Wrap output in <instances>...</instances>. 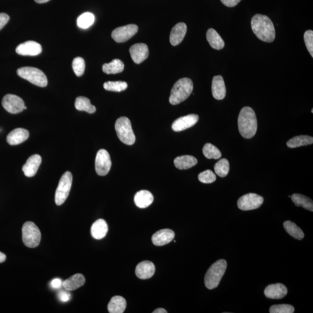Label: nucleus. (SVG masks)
I'll use <instances>...</instances> for the list:
<instances>
[{
  "mask_svg": "<svg viewBox=\"0 0 313 313\" xmlns=\"http://www.w3.org/2000/svg\"><path fill=\"white\" fill-rule=\"evenodd\" d=\"M29 137V132L24 128H16L6 138L7 142L12 146L24 142Z\"/></svg>",
  "mask_w": 313,
  "mask_h": 313,
  "instance_id": "nucleus-22",
  "label": "nucleus"
},
{
  "mask_svg": "<svg viewBox=\"0 0 313 313\" xmlns=\"http://www.w3.org/2000/svg\"><path fill=\"white\" fill-rule=\"evenodd\" d=\"M238 127L241 136L245 139H251L256 135L257 121L253 109L244 107L241 110L238 118Z\"/></svg>",
  "mask_w": 313,
  "mask_h": 313,
  "instance_id": "nucleus-2",
  "label": "nucleus"
},
{
  "mask_svg": "<svg viewBox=\"0 0 313 313\" xmlns=\"http://www.w3.org/2000/svg\"><path fill=\"white\" fill-rule=\"evenodd\" d=\"M95 16L90 12L84 13L77 19V24L80 28H88L94 23Z\"/></svg>",
  "mask_w": 313,
  "mask_h": 313,
  "instance_id": "nucleus-35",
  "label": "nucleus"
},
{
  "mask_svg": "<svg viewBox=\"0 0 313 313\" xmlns=\"http://www.w3.org/2000/svg\"><path fill=\"white\" fill-rule=\"evenodd\" d=\"M206 39L211 47L215 50H221L225 47L224 40L214 29L209 28L206 32Z\"/></svg>",
  "mask_w": 313,
  "mask_h": 313,
  "instance_id": "nucleus-28",
  "label": "nucleus"
},
{
  "mask_svg": "<svg viewBox=\"0 0 313 313\" xmlns=\"http://www.w3.org/2000/svg\"><path fill=\"white\" fill-rule=\"evenodd\" d=\"M264 293L268 298L280 299L286 295L288 290L285 285L279 283L267 286Z\"/></svg>",
  "mask_w": 313,
  "mask_h": 313,
  "instance_id": "nucleus-19",
  "label": "nucleus"
},
{
  "mask_svg": "<svg viewBox=\"0 0 313 313\" xmlns=\"http://www.w3.org/2000/svg\"><path fill=\"white\" fill-rule=\"evenodd\" d=\"M214 170L216 174L219 176L224 177L228 175L230 170V164L228 161L226 159H222L215 164Z\"/></svg>",
  "mask_w": 313,
  "mask_h": 313,
  "instance_id": "nucleus-36",
  "label": "nucleus"
},
{
  "mask_svg": "<svg viewBox=\"0 0 313 313\" xmlns=\"http://www.w3.org/2000/svg\"><path fill=\"white\" fill-rule=\"evenodd\" d=\"M223 4L228 6V7H234L239 3L241 0H221Z\"/></svg>",
  "mask_w": 313,
  "mask_h": 313,
  "instance_id": "nucleus-44",
  "label": "nucleus"
},
{
  "mask_svg": "<svg viewBox=\"0 0 313 313\" xmlns=\"http://www.w3.org/2000/svg\"><path fill=\"white\" fill-rule=\"evenodd\" d=\"M2 105L6 111L11 114H18L24 110L25 103L17 95L8 94L2 99Z\"/></svg>",
  "mask_w": 313,
  "mask_h": 313,
  "instance_id": "nucleus-11",
  "label": "nucleus"
},
{
  "mask_svg": "<svg viewBox=\"0 0 313 313\" xmlns=\"http://www.w3.org/2000/svg\"><path fill=\"white\" fill-rule=\"evenodd\" d=\"M187 32V26L185 23L177 24L171 31L170 40L173 46H176L182 43Z\"/></svg>",
  "mask_w": 313,
  "mask_h": 313,
  "instance_id": "nucleus-20",
  "label": "nucleus"
},
{
  "mask_svg": "<svg viewBox=\"0 0 313 313\" xmlns=\"http://www.w3.org/2000/svg\"><path fill=\"white\" fill-rule=\"evenodd\" d=\"M313 143V138L308 135H300L290 139L286 143L287 146L289 148H296L308 146Z\"/></svg>",
  "mask_w": 313,
  "mask_h": 313,
  "instance_id": "nucleus-30",
  "label": "nucleus"
},
{
  "mask_svg": "<svg viewBox=\"0 0 313 313\" xmlns=\"http://www.w3.org/2000/svg\"><path fill=\"white\" fill-rule=\"evenodd\" d=\"M51 286L52 288L54 289L60 288L61 286H63L62 281L59 279H54L51 283Z\"/></svg>",
  "mask_w": 313,
  "mask_h": 313,
  "instance_id": "nucleus-45",
  "label": "nucleus"
},
{
  "mask_svg": "<svg viewBox=\"0 0 313 313\" xmlns=\"http://www.w3.org/2000/svg\"><path fill=\"white\" fill-rule=\"evenodd\" d=\"M153 313H167V311L166 310L163 308H159L153 312Z\"/></svg>",
  "mask_w": 313,
  "mask_h": 313,
  "instance_id": "nucleus-47",
  "label": "nucleus"
},
{
  "mask_svg": "<svg viewBox=\"0 0 313 313\" xmlns=\"http://www.w3.org/2000/svg\"><path fill=\"white\" fill-rule=\"evenodd\" d=\"M58 298L61 302H67L69 301L71 298L70 293L66 291H60L58 294Z\"/></svg>",
  "mask_w": 313,
  "mask_h": 313,
  "instance_id": "nucleus-43",
  "label": "nucleus"
},
{
  "mask_svg": "<svg viewBox=\"0 0 313 313\" xmlns=\"http://www.w3.org/2000/svg\"><path fill=\"white\" fill-rule=\"evenodd\" d=\"M304 40L307 49L313 57V30L306 31L304 34Z\"/></svg>",
  "mask_w": 313,
  "mask_h": 313,
  "instance_id": "nucleus-41",
  "label": "nucleus"
},
{
  "mask_svg": "<svg viewBox=\"0 0 313 313\" xmlns=\"http://www.w3.org/2000/svg\"><path fill=\"white\" fill-rule=\"evenodd\" d=\"M73 182L72 173L67 171L61 177L56 190L55 201L57 205H61L65 202L69 195Z\"/></svg>",
  "mask_w": 313,
  "mask_h": 313,
  "instance_id": "nucleus-8",
  "label": "nucleus"
},
{
  "mask_svg": "<svg viewBox=\"0 0 313 313\" xmlns=\"http://www.w3.org/2000/svg\"><path fill=\"white\" fill-rule=\"evenodd\" d=\"M91 235L96 240H101L106 237L108 232L107 223L100 219L93 223L91 229Z\"/></svg>",
  "mask_w": 313,
  "mask_h": 313,
  "instance_id": "nucleus-24",
  "label": "nucleus"
},
{
  "mask_svg": "<svg viewBox=\"0 0 313 313\" xmlns=\"http://www.w3.org/2000/svg\"><path fill=\"white\" fill-rule=\"evenodd\" d=\"M204 156L208 159L218 160L222 157L221 151L218 148L211 143H206L202 148Z\"/></svg>",
  "mask_w": 313,
  "mask_h": 313,
  "instance_id": "nucleus-34",
  "label": "nucleus"
},
{
  "mask_svg": "<svg viewBox=\"0 0 313 313\" xmlns=\"http://www.w3.org/2000/svg\"><path fill=\"white\" fill-rule=\"evenodd\" d=\"M138 31V27L136 25H128L115 28L112 32V37L117 43H124L136 34Z\"/></svg>",
  "mask_w": 313,
  "mask_h": 313,
  "instance_id": "nucleus-12",
  "label": "nucleus"
},
{
  "mask_svg": "<svg viewBox=\"0 0 313 313\" xmlns=\"http://www.w3.org/2000/svg\"><path fill=\"white\" fill-rule=\"evenodd\" d=\"M290 198L296 206H301L307 210L313 211V201L308 197L300 195V194H293Z\"/></svg>",
  "mask_w": 313,
  "mask_h": 313,
  "instance_id": "nucleus-31",
  "label": "nucleus"
},
{
  "mask_svg": "<svg viewBox=\"0 0 313 313\" xmlns=\"http://www.w3.org/2000/svg\"><path fill=\"white\" fill-rule=\"evenodd\" d=\"M115 129L117 136L122 143L127 145H132L136 141L131 122L129 118L121 117L117 119L115 124Z\"/></svg>",
  "mask_w": 313,
  "mask_h": 313,
  "instance_id": "nucleus-5",
  "label": "nucleus"
},
{
  "mask_svg": "<svg viewBox=\"0 0 313 313\" xmlns=\"http://www.w3.org/2000/svg\"><path fill=\"white\" fill-rule=\"evenodd\" d=\"M9 20V17L8 15L5 14V13H1L0 14V30H1L5 27Z\"/></svg>",
  "mask_w": 313,
  "mask_h": 313,
  "instance_id": "nucleus-42",
  "label": "nucleus"
},
{
  "mask_svg": "<svg viewBox=\"0 0 313 313\" xmlns=\"http://www.w3.org/2000/svg\"><path fill=\"white\" fill-rule=\"evenodd\" d=\"M264 201L263 197L256 193L247 194L238 200V208L243 211H250L259 208Z\"/></svg>",
  "mask_w": 313,
  "mask_h": 313,
  "instance_id": "nucleus-9",
  "label": "nucleus"
},
{
  "mask_svg": "<svg viewBox=\"0 0 313 313\" xmlns=\"http://www.w3.org/2000/svg\"><path fill=\"white\" fill-rule=\"evenodd\" d=\"M212 93L214 98L217 100H222L227 95V89L224 79L221 76H215L212 80Z\"/></svg>",
  "mask_w": 313,
  "mask_h": 313,
  "instance_id": "nucleus-21",
  "label": "nucleus"
},
{
  "mask_svg": "<svg viewBox=\"0 0 313 313\" xmlns=\"http://www.w3.org/2000/svg\"><path fill=\"white\" fill-rule=\"evenodd\" d=\"M111 156L107 150L101 149L97 153L95 159V170L98 175L105 176L111 169Z\"/></svg>",
  "mask_w": 313,
  "mask_h": 313,
  "instance_id": "nucleus-10",
  "label": "nucleus"
},
{
  "mask_svg": "<svg viewBox=\"0 0 313 313\" xmlns=\"http://www.w3.org/2000/svg\"><path fill=\"white\" fill-rule=\"evenodd\" d=\"M17 74L19 77L33 85L45 87L48 85V80L46 74L42 71L33 67H21L17 70Z\"/></svg>",
  "mask_w": 313,
  "mask_h": 313,
  "instance_id": "nucleus-6",
  "label": "nucleus"
},
{
  "mask_svg": "<svg viewBox=\"0 0 313 313\" xmlns=\"http://www.w3.org/2000/svg\"><path fill=\"white\" fill-rule=\"evenodd\" d=\"M6 260V256L4 253L0 252V263L5 262Z\"/></svg>",
  "mask_w": 313,
  "mask_h": 313,
  "instance_id": "nucleus-46",
  "label": "nucleus"
},
{
  "mask_svg": "<svg viewBox=\"0 0 313 313\" xmlns=\"http://www.w3.org/2000/svg\"><path fill=\"white\" fill-rule=\"evenodd\" d=\"M41 161L40 155L34 154L29 157L27 163L22 167L25 175L29 177L34 176L39 169Z\"/></svg>",
  "mask_w": 313,
  "mask_h": 313,
  "instance_id": "nucleus-18",
  "label": "nucleus"
},
{
  "mask_svg": "<svg viewBox=\"0 0 313 313\" xmlns=\"http://www.w3.org/2000/svg\"><path fill=\"white\" fill-rule=\"evenodd\" d=\"M25 109H27V106H24V110H25Z\"/></svg>",
  "mask_w": 313,
  "mask_h": 313,
  "instance_id": "nucleus-49",
  "label": "nucleus"
},
{
  "mask_svg": "<svg viewBox=\"0 0 313 313\" xmlns=\"http://www.w3.org/2000/svg\"><path fill=\"white\" fill-rule=\"evenodd\" d=\"M284 227L287 233L296 240H302L305 237V234L301 228H299L295 223L289 221H285L284 224Z\"/></svg>",
  "mask_w": 313,
  "mask_h": 313,
  "instance_id": "nucleus-33",
  "label": "nucleus"
},
{
  "mask_svg": "<svg viewBox=\"0 0 313 313\" xmlns=\"http://www.w3.org/2000/svg\"><path fill=\"white\" fill-rule=\"evenodd\" d=\"M132 60L135 63L140 64L146 60L149 52L146 44L143 43L135 44L130 49Z\"/></svg>",
  "mask_w": 313,
  "mask_h": 313,
  "instance_id": "nucleus-15",
  "label": "nucleus"
},
{
  "mask_svg": "<svg viewBox=\"0 0 313 313\" xmlns=\"http://www.w3.org/2000/svg\"><path fill=\"white\" fill-rule=\"evenodd\" d=\"M251 28L259 40L272 43L275 39L276 31L273 22L266 15L256 14L251 20Z\"/></svg>",
  "mask_w": 313,
  "mask_h": 313,
  "instance_id": "nucleus-1",
  "label": "nucleus"
},
{
  "mask_svg": "<svg viewBox=\"0 0 313 313\" xmlns=\"http://www.w3.org/2000/svg\"><path fill=\"white\" fill-rule=\"evenodd\" d=\"M312 113H313V110L312 109Z\"/></svg>",
  "mask_w": 313,
  "mask_h": 313,
  "instance_id": "nucleus-50",
  "label": "nucleus"
},
{
  "mask_svg": "<svg viewBox=\"0 0 313 313\" xmlns=\"http://www.w3.org/2000/svg\"><path fill=\"white\" fill-rule=\"evenodd\" d=\"M198 163V159L192 156H179L174 160V164L177 169L180 170H188L195 166Z\"/></svg>",
  "mask_w": 313,
  "mask_h": 313,
  "instance_id": "nucleus-26",
  "label": "nucleus"
},
{
  "mask_svg": "<svg viewBox=\"0 0 313 313\" xmlns=\"http://www.w3.org/2000/svg\"><path fill=\"white\" fill-rule=\"evenodd\" d=\"M227 268V262L224 259L219 260L213 264L205 276L204 282L206 288L209 289L217 288Z\"/></svg>",
  "mask_w": 313,
  "mask_h": 313,
  "instance_id": "nucleus-4",
  "label": "nucleus"
},
{
  "mask_svg": "<svg viewBox=\"0 0 313 313\" xmlns=\"http://www.w3.org/2000/svg\"><path fill=\"white\" fill-rule=\"evenodd\" d=\"M16 52L22 56H37L41 53L42 47L37 42L28 41L19 44Z\"/></svg>",
  "mask_w": 313,
  "mask_h": 313,
  "instance_id": "nucleus-14",
  "label": "nucleus"
},
{
  "mask_svg": "<svg viewBox=\"0 0 313 313\" xmlns=\"http://www.w3.org/2000/svg\"><path fill=\"white\" fill-rule=\"evenodd\" d=\"M103 87L109 91L121 92L127 88V83L124 82H108Z\"/></svg>",
  "mask_w": 313,
  "mask_h": 313,
  "instance_id": "nucleus-37",
  "label": "nucleus"
},
{
  "mask_svg": "<svg viewBox=\"0 0 313 313\" xmlns=\"http://www.w3.org/2000/svg\"><path fill=\"white\" fill-rule=\"evenodd\" d=\"M198 115L192 114L176 119L173 122L172 128L174 131L180 132L193 127L199 121Z\"/></svg>",
  "mask_w": 313,
  "mask_h": 313,
  "instance_id": "nucleus-13",
  "label": "nucleus"
},
{
  "mask_svg": "<svg viewBox=\"0 0 313 313\" xmlns=\"http://www.w3.org/2000/svg\"><path fill=\"white\" fill-rule=\"evenodd\" d=\"M155 271L156 267L154 263L150 261L145 260L138 264L135 273L139 279L147 280L153 276Z\"/></svg>",
  "mask_w": 313,
  "mask_h": 313,
  "instance_id": "nucleus-17",
  "label": "nucleus"
},
{
  "mask_svg": "<svg viewBox=\"0 0 313 313\" xmlns=\"http://www.w3.org/2000/svg\"><path fill=\"white\" fill-rule=\"evenodd\" d=\"M41 239L40 229L33 222H27L22 228V240L26 246L35 248L38 246Z\"/></svg>",
  "mask_w": 313,
  "mask_h": 313,
  "instance_id": "nucleus-7",
  "label": "nucleus"
},
{
  "mask_svg": "<svg viewBox=\"0 0 313 313\" xmlns=\"http://www.w3.org/2000/svg\"><path fill=\"white\" fill-rule=\"evenodd\" d=\"M175 233L171 229H163L154 233L151 238L154 245L163 246L171 243L175 237Z\"/></svg>",
  "mask_w": 313,
  "mask_h": 313,
  "instance_id": "nucleus-16",
  "label": "nucleus"
},
{
  "mask_svg": "<svg viewBox=\"0 0 313 313\" xmlns=\"http://www.w3.org/2000/svg\"><path fill=\"white\" fill-rule=\"evenodd\" d=\"M75 108L79 111H85L88 114H94L96 108L92 105L88 98L84 96H79L75 101Z\"/></svg>",
  "mask_w": 313,
  "mask_h": 313,
  "instance_id": "nucleus-32",
  "label": "nucleus"
},
{
  "mask_svg": "<svg viewBox=\"0 0 313 313\" xmlns=\"http://www.w3.org/2000/svg\"><path fill=\"white\" fill-rule=\"evenodd\" d=\"M124 69V64L120 59H115L102 66L103 72L108 74L120 73Z\"/></svg>",
  "mask_w": 313,
  "mask_h": 313,
  "instance_id": "nucleus-29",
  "label": "nucleus"
},
{
  "mask_svg": "<svg viewBox=\"0 0 313 313\" xmlns=\"http://www.w3.org/2000/svg\"><path fill=\"white\" fill-rule=\"evenodd\" d=\"M85 279L82 274H76L63 282V288L69 291L76 290L85 285Z\"/></svg>",
  "mask_w": 313,
  "mask_h": 313,
  "instance_id": "nucleus-25",
  "label": "nucleus"
},
{
  "mask_svg": "<svg viewBox=\"0 0 313 313\" xmlns=\"http://www.w3.org/2000/svg\"><path fill=\"white\" fill-rule=\"evenodd\" d=\"M126 307L127 302L123 297L115 296L110 301L108 309L111 313H122L124 312Z\"/></svg>",
  "mask_w": 313,
  "mask_h": 313,
  "instance_id": "nucleus-27",
  "label": "nucleus"
},
{
  "mask_svg": "<svg viewBox=\"0 0 313 313\" xmlns=\"http://www.w3.org/2000/svg\"><path fill=\"white\" fill-rule=\"evenodd\" d=\"M154 198L147 190H141L134 197L135 204L140 208H146L152 204Z\"/></svg>",
  "mask_w": 313,
  "mask_h": 313,
  "instance_id": "nucleus-23",
  "label": "nucleus"
},
{
  "mask_svg": "<svg viewBox=\"0 0 313 313\" xmlns=\"http://www.w3.org/2000/svg\"><path fill=\"white\" fill-rule=\"evenodd\" d=\"M72 67L74 72L77 76L81 77L83 76L85 69V60L81 57L74 58L73 61Z\"/></svg>",
  "mask_w": 313,
  "mask_h": 313,
  "instance_id": "nucleus-38",
  "label": "nucleus"
},
{
  "mask_svg": "<svg viewBox=\"0 0 313 313\" xmlns=\"http://www.w3.org/2000/svg\"><path fill=\"white\" fill-rule=\"evenodd\" d=\"M193 91V83L191 79L183 78L179 80L171 90L170 103L172 105L179 104L188 99Z\"/></svg>",
  "mask_w": 313,
  "mask_h": 313,
  "instance_id": "nucleus-3",
  "label": "nucleus"
},
{
  "mask_svg": "<svg viewBox=\"0 0 313 313\" xmlns=\"http://www.w3.org/2000/svg\"><path fill=\"white\" fill-rule=\"evenodd\" d=\"M294 311L292 306L287 304L273 305L269 310L270 313H293Z\"/></svg>",
  "mask_w": 313,
  "mask_h": 313,
  "instance_id": "nucleus-39",
  "label": "nucleus"
},
{
  "mask_svg": "<svg viewBox=\"0 0 313 313\" xmlns=\"http://www.w3.org/2000/svg\"><path fill=\"white\" fill-rule=\"evenodd\" d=\"M216 179H217V176L211 170H206L199 175V180L203 183H212L214 182Z\"/></svg>",
  "mask_w": 313,
  "mask_h": 313,
  "instance_id": "nucleus-40",
  "label": "nucleus"
},
{
  "mask_svg": "<svg viewBox=\"0 0 313 313\" xmlns=\"http://www.w3.org/2000/svg\"><path fill=\"white\" fill-rule=\"evenodd\" d=\"M35 2L38 3V4H43V3L47 2L50 0H34Z\"/></svg>",
  "mask_w": 313,
  "mask_h": 313,
  "instance_id": "nucleus-48",
  "label": "nucleus"
}]
</instances>
